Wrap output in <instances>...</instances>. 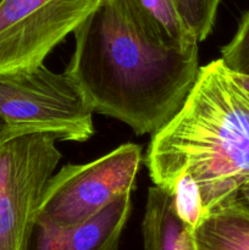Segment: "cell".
I'll list each match as a JSON object with an SVG mask.
<instances>
[{"instance_id":"6da1fadb","label":"cell","mask_w":249,"mask_h":250,"mask_svg":"<svg viewBox=\"0 0 249 250\" xmlns=\"http://www.w3.org/2000/svg\"><path fill=\"white\" fill-rule=\"evenodd\" d=\"M66 72L94 112L153 134L180 110L198 71V45L176 49L146 38L121 0H102L73 32Z\"/></svg>"},{"instance_id":"7a4b0ae2","label":"cell","mask_w":249,"mask_h":250,"mask_svg":"<svg viewBox=\"0 0 249 250\" xmlns=\"http://www.w3.org/2000/svg\"><path fill=\"white\" fill-rule=\"evenodd\" d=\"M145 164L167 192L190 181L200 217L249 185V95L221 59L199 67L182 106L153 133Z\"/></svg>"},{"instance_id":"3957f363","label":"cell","mask_w":249,"mask_h":250,"mask_svg":"<svg viewBox=\"0 0 249 250\" xmlns=\"http://www.w3.org/2000/svg\"><path fill=\"white\" fill-rule=\"evenodd\" d=\"M94 109L75 78L41 65L0 75V119L12 133H45L85 142L94 134Z\"/></svg>"},{"instance_id":"277c9868","label":"cell","mask_w":249,"mask_h":250,"mask_svg":"<svg viewBox=\"0 0 249 250\" xmlns=\"http://www.w3.org/2000/svg\"><path fill=\"white\" fill-rule=\"evenodd\" d=\"M56 141L12 132L0 139V250H29L44 192L62 158Z\"/></svg>"},{"instance_id":"5b68a950","label":"cell","mask_w":249,"mask_h":250,"mask_svg":"<svg viewBox=\"0 0 249 250\" xmlns=\"http://www.w3.org/2000/svg\"><path fill=\"white\" fill-rule=\"evenodd\" d=\"M142 161L141 146L127 143L90 163L65 165L49 180L37 222L59 229L82 224L119 195L133 192Z\"/></svg>"},{"instance_id":"8992f818","label":"cell","mask_w":249,"mask_h":250,"mask_svg":"<svg viewBox=\"0 0 249 250\" xmlns=\"http://www.w3.org/2000/svg\"><path fill=\"white\" fill-rule=\"evenodd\" d=\"M102 0H4L0 5V75L43 65L46 56Z\"/></svg>"},{"instance_id":"52a82bcc","label":"cell","mask_w":249,"mask_h":250,"mask_svg":"<svg viewBox=\"0 0 249 250\" xmlns=\"http://www.w3.org/2000/svg\"><path fill=\"white\" fill-rule=\"evenodd\" d=\"M131 210L132 193H124L77 226L37 222L29 250H117Z\"/></svg>"},{"instance_id":"ba28073f","label":"cell","mask_w":249,"mask_h":250,"mask_svg":"<svg viewBox=\"0 0 249 250\" xmlns=\"http://www.w3.org/2000/svg\"><path fill=\"white\" fill-rule=\"evenodd\" d=\"M142 237L144 250H194L193 229L181 217L175 194L155 185L148 189Z\"/></svg>"},{"instance_id":"9c48e42d","label":"cell","mask_w":249,"mask_h":250,"mask_svg":"<svg viewBox=\"0 0 249 250\" xmlns=\"http://www.w3.org/2000/svg\"><path fill=\"white\" fill-rule=\"evenodd\" d=\"M194 250H249V208L237 198L203 215L193 229Z\"/></svg>"},{"instance_id":"30bf717a","label":"cell","mask_w":249,"mask_h":250,"mask_svg":"<svg viewBox=\"0 0 249 250\" xmlns=\"http://www.w3.org/2000/svg\"><path fill=\"white\" fill-rule=\"evenodd\" d=\"M121 1L139 31L150 41L181 50L199 43L176 11L172 0Z\"/></svg>"},{"instance_id":"8fae6325","label":"cell","mask_w":249,"mask_h":250,"mask_svg":"<svg viewBox=\"0 0 249 250\" xmlns=\"http://www.w3.org/2000/svg\"><path fill=\"white\" fill-rule=\"evenodd\" d=\"M222 0H172L182 21L194 33L198 42L209 37L214 28Z\"/></svg>"},{"instance_id":"7c38bea8","label":"cell","mask_w":249,"mask_h":250,"mask_svg":"<svg viewBox=\"0 0 249 250\" xmlns=\"http://www.w3.org/2000/svg\"><path fill=\"white\" fill-rule=\"evenodd\" d=\"M220 59L232 73L249 76V11L242 16L236 34L222 48Z\"/></svg>"},{"instance_id":"4fadbf2b","label":"cell","mask_w":249,"mask_h":250,"mask_svg":"<svg viewBox=\"0 0 249 250\" xmlns=\"http://www.w3.org/2000/svg\"><path fill=\"white\" fill-rule=\"evenodd\" d=\"M237 199H238L242 204L246 205L247 208H249V185L244 186V187L239 190L238 195H237Z\"/></svg>"},{"instance_id":"5bb4252c","label":"cell","mask_w":249,"mask_h":250,"mask_svg":"<svg viewBox=\"0 0 249 250\" xmlns=\"http://www.w3.org/2000/svg\"><path fill=\"white\" fill-rule=\"evenodd\" d=\"M234 78H236L237 82L239 83V84L243 87V89L246 90L247 93H248L249 95V76H243V75H236V73H233Z\"/></svg>"},{"instance_id":"9a60e30c","label":"cell","mask_w":249,"mask_h":250,"mask_svg":"<svg viewBox=\"0 0 249 250\" xmlns=\"http://www.w3.org/2000/svg\"><path fill=\"white\" fill-rule=\"evenodd\" d=\"M6 132H7L6 126H5V124L2 122V120L0 119V139L5 136V133H6Z\"/></svg>"},{"instance_id":"2e32d148","label":"cell","mask_w":249,"mask_h":250,"mask_svg":"<svg viewBox=\"0 0 249 250\" xmlns=\"http://www.w3.org/2000/svg\"><path fill=\"white\" fill-rule=\"evenodd\" d=\"M2 1H4V0H0V5H1V4H2Z\"/></svg>"}]
</instances>
